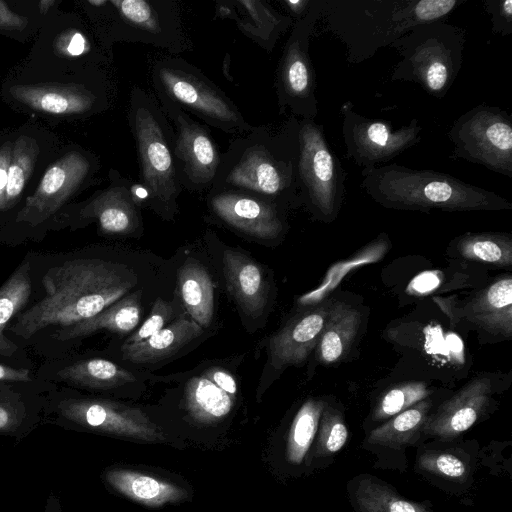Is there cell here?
<instances>
[{
  "label": "cell",
  "mask_w": 512,
  "mask_h": 512,
  "mask_svg": "<svg viewBox=\"0 0 512 512\" xmlns=\"http://www.w3.org/2000/svg\"><path fill=\"white\" fill-rule=\"evenodd\" d=\"M128 266L101 259L66 261L46 272L44 297L22 313L11 332L28 339L49 326L68 327L94 317L134 288Z\"/></svg>",
  "instance_id": "1"
},
{
  "label": "cell",
  "mask_w": 512,
  "mask_h": 512,
  "mask_svg": "<svg viewBox=\"0 0 512 512\" xmlns=\"http://www.w3.org/2000/svg\"><path fill=\"white\" fill-rule=\"evenodd\" d=\"M300 119L290 116L280 127H253L235 137L221 153L209 191L233 190L279 206L301 203L297 166Z\"/></svg>",
  "instance_id": "2"
},
{
  "label": "cell",
  "mask_w": 512,
  "mask_h": 512,
  "mask_svg": "<svg viewBox=\"0 0 512 512\" xmlns=\"http://www.w3.org/2000/svg\"><path fill=\"white\" fill-rule=\"evenodd\" d=\"M466 0H322L319 20L360 64L414 26L444 20Z\"/></svg>",
  "instance_id": "3"
},
{
  "label": "cell",
  "mask_w": 512,
  "mask_h": 512,
  "mask_svg": "<svg viewBox=\"0 0 512 512\" xmlns=\"http://www.w3.org/2000/svg\"><path fill=\"white\" fill-rule=\"evenodd\" d=\"M361 187L375 202L398 210L499 211L512 204L493 191L442 172L391 163L361 171Z\"/></svg>",
  "instance_id": "4"
},
{
  "label": "cell",
  "mask_w": 512,
  "mask_h": 512,
  "mask_svg": "<svg viewBox=\"0 0 512 512\" xmlns=\"http://www.w3.org/2000/svg\"><path fill=\"white\" fill-rule=\"evenodd\" d=\"M128 119L140 167V184L148 205L160 216L172 217L182 191L173 154L174 133L156 97L139 87L130 94Z\"/></svg>",
  "instance_id": "5"
},
{
  "label": "cell",
  "mask_w": 512,
  "mask_h": 512,
  "mask_svg": "<svg viewBox=\"0 0 512 512\" xmlns=\"http://www.w3.org/2000/svg\"><path fill=\"white\" fill-rule=\"evenodd\" d=\"M465 35L444 20L414 26L389 46L400 56L391 80L416 83L430 96L443 98L462 67Z\"/></svg>",
  "instance_id": "6"
},
{
  "label": "cell",
  "mask_w": 512,
  "mask_h": 512,
  "mask_svg": "<svg viewBox=\"0 0 512 512\" xmlns=\"http://www.w3.org/2000/svg\"><path fill=\"white\" fill-rule=\"evenodd\" d=\"M155 94L162 95L208 126L235 137L251 126L235 103L199 69L178 57L157 59L151 68Z\"/></svg>",
  "instance_id": "7"
},
{
  "label": "cell",
  "mask_w": 512,
  "mask_h": 512,
  "mask_svg": "<svg viewBox=\"0 0 512 512\" xmlns=\"http://www.w3.org/2000/svg\"><path fill=\"white\" fill-rule=\"evenodd\" d=\"M347 173L332 151L323 125L300 120L297 178L300 201L314 215L331 221L345 195Z\"/></svg>",
  "instance_id": "8"
},
{
  "label": "cell",
  "mask_w": 512,
  "mask_h": 512,
  "mask_svg": "<svg viewBox=\"0 0 512 512\" xmlns=\"http://www.w3.org/2000/svg\"><path fill=\"white\" fill-rule=\"evenodd\" d=\"M322 0H312L307 13L296 19L284 45L275 77L279 114L314 120L318 101L316 73L309 54L310 39L319 20Z\"/></svg>",
  "instance_id": "9"
},
{
  "label": "cell",
  "mask_w": 512,
  "mask_h": 512,
  "mask_svg": "<svg viewBox=\"0 0 512 512\" xmlns=\"http://www.w3.org/2000/svg\"><path fill=\"white\" fill-rule=\"evenodd\" d=\"M447 136L455 158L512 177V117L506 111L478 104L453 122Z\"/></svg>",
  "instance_id": "10"
},
{
  "label": "cell",
  "mask_w": 512,
  "mask_h": 512,
  "mask_svg": "<svg viewBox=\"0 0 512 512\" xmlns=\"http://www.w3.org/2000/svg\"><path fill=\"white\" fill-rule=\"evenodd\" d=\"M47 412L54 415V424L65 429L153 442L166 438L143 411L111 400L66 396L54 401Z\"/></svg>",
  "instance_id": "11"
},
{
  "label": "cell",
  "mask_w": 512,
  "mask_h": 512,
  "mask_svg": "<svg viewBox=\"0 0 512 512\" xmlns=\"http://www.w3.org/2000/svg\"><path fill=\"white\" fill-rule=\"evenodd\" d=\"M155 97L173 129V154L182 188L193 192L210 190L221 153L209 129L166 97Z\"/></svg>",
  "instance_id": "12"
},
{
  "label": "cell",
  "mask_w": 512,
  "mask_h": 512,
  "mask_svg": "<svg viewBox=\"0 0 512 512\" xmlns=\"http://www.w3.org/2000/svg\"><path fill=\"white\" fill-rule=\"evenodd\" d=\"M116 39L141 42L177 54L188 48L180 9L172 0H108Z\"/></svg>",
  "instance_id": "13"
},
{
  "label": "cell",
  "mask_w": 512,
  "mask_h": 512,
  "mask_svg": "<svg viewBox=\"0 0 512 512\" xmlns=\"http://www.w3.org/2000/svg\"><path fill=\"white\" fill-rule=\"evenodd\" d=\"M341 114L345 157L363 169L388 162L421 141L422 127L416 118L395 129L387 121L357 113L349 102L343 104Z\"/></svg>",
  "instance_id": "14"
},
{
  "label": "cell",
  "mask_w": 512,
  "mask_h": 512,
  "mask_svg": "<svg viewBox=\"0 0 512 512\" xmlns=\"http://www.w3.org/2000/svg\"><path fill=\"white\" fill-rule=\"evenodd\" d=\"M92 172L91 160L71 151L45 171L34 193L26 199L16 222L36 226L51 217L78 190Z\"/></svg>",
  "instance_id": "15"
},
{
  "label": "cell",
  "mask_w": 512,
  "mask_h": 512,
  "mask_svg": "<svg viewBox=\"0 0 512 512\" xmlns=\"http://www.w3.org/2000/svg\"><path fill=\"white\" fill-rule=\"evenodd\" d=\"M212 213L230 227L255 238H277L284 229L279 205L242 191H209Z\"/></svg>",
  "instance_id": "16"
},
{
  "label": "cell",
  "mask_w": 512,
  "mask_h": 512,
  "mask_svg": "<svg viewBox=\"0 0 512 512\" xmlns=\"http://www.w3.org/2000/svg\"><path fill=\"white\" fill-rule=\"evenodd\" d=\"M492 392L491 380L478 377L466 384L437 411L428 416L422 431L448 440L468 430L487 406Z\"/></svg>",
  "instance_id": "17"
},
{
  "label": "cell",
  "mask_w": 512,
  "mask_h": 512,
  "mask_svg": "<svg viewBox=\"0 0 512 512\" xmlns=\"http://www.w3.org/2000/svg\"><path fill=\"white\" fill-rule=\"evenodd\" d=\"M132 182L111 171L110 185L95 194L80 210L84 220H95L108 234H130L140 225V207L131 192Z\"/></svg>",
  "instance_id": "18"
},
{
  "label": "cell",
  "mask_w": 512,
  "mask_h": 512,
  "mask_svg": "<svg viewBox=\"0 0 512 512\" xmlns=\"http://www.w3.org/2000/svg\"><path fill=\"white\" fill-rule=\"evenodd\" d=\"M330 302L305 312L269 340L270 363L276 369L303 363L317 347L328 318Z\"/></svg>",
  "instance_id": "19"
},
{
  "label": "cell",
  "mask_w": 512,
  "mask_h": 512,
  "mask_svg": "<svg viewBox=\"0 0 512 512\" xmlns=\"http://www.w3.org/2000/svg\"><path fill=\"white\" fill-rule=\"evenodd\" d=\"M216 4L217 16L235 20L243 34L268 52L294 23L291 16L281 14L261 0L220 1Z\"/></svg>",
  "instance_id": "20"
},
{
  "label": "cell",
  "mask_w": 512,
  "mask_h": 512,
  "mask_svg": "<svg viewBox=\"0 0 512 512\" xmlns=\"http://www.w3.org/2000/svg\"><path fill=\"white\" fill-rule=\"evenodd\" d=\"M10 95L26 107L51 115H77L91 112L97 96L78 84H19Z\"/></svg>",
  "instance_id": "21"
},
{
  "label": "cell",
  "mask_w": 512,
  "mask_h": 512,
  "mask_svg": "<svg viewBox=\"0 0 512 512\" xmlns=\"http://www.w3.org/2000/svg\"><path fill=\"white\" fill-rule=\"evenodd\" d=\"M222 260L231 295L246 314L260 316L268 297V284L260 266L250 257L233 249H226Z\"/></svg>",
  "instance_id": "22"
},
{
  "label": "cell",
  "mask_w": 512,
  "mask_h": 512,
  "mask_svg": "<svg viewBox=\"0 0 512 512\" xmlns=\"http://www.w3.org/2000/svg\"><path fill=\"white\" fill-rule=\"evenodd\" d=\"M107 485L118 493L148 507H159L186 498L182 487L141 472L109 468L103 473Z\"/></svg>",
  "instance_id": "23"
},
{
  "label": "cell",
  "mask_w": 512,
  "mask_h": 512,
  "mask_svg": "<svg viewBox=\"0 0 512 512\" xmlns=\"http://www.w3.org/2000/svg\"><path fill=\"white\" fill-rule=\"evenodd\" d=\"M464 316L486 331L510 336L512 332V279L501 278L464 307Z\"/></svg>",
  "instance_id": "24"
},
{
  "label": "cell",
  "mask_w": 512,
  "mask_h": 512,
  "mask_svg": "<svg viewBox=\"0 0 512 512\" xmlns=\"http://www.w3.org/2000/svg\"><path fill=\"white\" fill-rule=\"evenodd\" d=\"M203 333L194 320L179 318L150 338L134 345H122V358L133 363L163 360Z\"/></svg>",
  "instance_id": "25"
},
{
  "label": "cell",
  "mask_w": 512,
  "mask_h": 512,
  "mask_svg": "<svg viewBox=\"0 0 512 512\" xmlns=\"http://www.w3.org/2000/svg\"><path fill=\"white\" fill-rule=\"evenodd\" d=\"M141 291L130 293L114 302L92 318L60 329L54 337L72 340L106 329L113 333L126 334L139 323L141 317Z\"/></svg>",
  "instance_id": "26"
},
{
  "label": "cell",
  "mask_w": 512,
  "mask_h": 512,
  "mask_svg": "<svg viewBox=\"0 0 512 512\" xmlns=\"http://www.w3.org/2000/svg\"><path fill=\"white\" fill-rule=\"evenodd\" d=\"M360 321L357 309L344 302L331 301L317 345L318 359L324 364H332L343 358L358 332Z\"/></svg>",
  "instance_id": "27"
},
{
  "label": "cell",
  "mask_w": 512,
  "mask_h": 512,
  "mask_svg": "<svg viewBox=\"0 0 512 512\" xmlns=\"http://www.w3.org/2000/svg\"><path fill=\"white\" fill-rule=\"evenodd\" d=\"M178 286L183 304L199 326H209L214 306L212 280L200 264L187 261L179 270Z\"/></svg>",
  "instance_id": "28"
},
{
  "label": "cell",
  "mask_w": 512,
  "mask_h": 512,
  "mask_svg": "<svg viewBox=\"0 0 512 512\" xmlns=\"http://www.w3.org/2000/svg\"><path fill=\"white\" fill-rule=\"evenodd\" d=\"M58 377L67 383L91 389H110L136 380L128 370L101 358L77 361L61 369Z\"/></svg>",
  "instance_id": "29"
},
{
  "label": "cell",
  "mask_w": 512,
  "mask_h": 512,
  "mask_svg": "<svg viewBox=\"0 0 512 512\" xmlns=\"http://www.w3.org/2000/svg\"><path fill=\"white\" fill-rule=\"evenodd\" d=\"M234 399L204 376L192 377L185 386V405L194 420L210 424L228 415Z\"/></svg>",
  "instance_id": "30"
},
{
  "label": "cell",
  "mask_w": 512,
  "mask_h": 512,
  "mask_svg": "<svg viewBox=\"0 0 512 512\" xmlns=\"http://www.w3.org/2000/svg\"><path fill=\"white\" fill-rule=\"evenodd\" d=\"M431 407L429 400H422L396 414L389 421L374 429L367 438L370 444L399 448L413 441L422 431Z\"/></svg>",
  "instance_id": "31"
},
{
  "label": "cell",
  "mask_w": 512,
  "mask_h": 512,
  "mask_svg": "<svg viewBox=\"0 0 512 512\" xmlns=\"http://www.w3.org/2000/svg\"><path fill=\"white\" fill-rule=\"evenodd\" d=\"M29 270V263L23 262L0 288V355L3 356H12L18 348L3 331L29 300L32 292Z\"/></svg>",
  "instance_id": "32"
},
{
  "label": "cell",
  "mask_w": 512,
  "mask_h": 512,
  "mask_svg": "<svg viewBox=\"0 0 512 512\" xmlns=\"http://www.w3.org/2000/svg\"><path fill=\"white\" fill-rule=\"evenodd\" d=\"M40 406L20 394L0 388V436L20 442L40 423Z\"/></svg>",
  "instance_id": "33"
},
{
  "label": "cell",
  "mask_w": 512,
  "mask_h": 512,
  "mask_svg": "<svg viewBox=\"0 0 512 512\" xmlns=\"http://www.w3.org/2000/svg\"><path fill=\"white\" fill-rule=\"evenodd\" d=\"M354 498L361 512H430L424 505L402 498L370 476L358 482Z\"/></svg>",
  "instance_id": "34"
},
{
  "label": "cell",
  "mask_w": 512,
  "mask_h": 512,
  "mask_svg": "<svg viewBox=\"0 0 512 512\" xmlns=\"http://www.w3.org/2000/svg\"><path fill=\"white\" fill-rule=\"evenodd\" d=\"M459 254L468 260L496 266L512 264V240L502 233H469L457 242Z\"/></svg>",
  "instance_id": "35"
},
{
  "label": "cell",
  "mask_w": 512,
  "mask_h": 512,
  "mask_svg": "<svg viewBox=\"0 0 512 512\" xmlns=\"http://www.w3.org/2000/svg\"><path fill=\"white\" fill-rule=\"evenodd\" d=\"M38 155V143L31 136H19L13 142L4 194V209L14 206L19 200L34 169Z\"/></svg>",
  "instance_id": "36"
},
{
  "label": "cell",
  "mask_w": 512,
  "mask_h": 512,
  "mask_svg": "<svg viewBox=\"0 0 512 512\" xmlns=\"http://www.w3.org/2000/svg\"><path fill=\"white\" fill-rule=\"evenodd\" d=\"M321 400L309 399L298 410L287 440V458L300 464L306 456L318 429L324 408Z\"/></svg>",
  "instance_id": "37"
},
{
  "label": "cell",
  "mask_w": 512,
  "mask_h": 512,
  "mask_svg": "<svg viewBox=\"0 0 512 512\" xmlns=\"http://www.w3.org/2000/svg\"><path fill=\"white\" fill-rule=\"evenodd\" d=\"M430 391L423 382H409L390 389L380 399L374 411L376 420L386 419L424 400Z\"/></svg>",
  "instance_id": "38"
},
{
  "label": "cell",
  "mask_w": 512,
  "mask_h": 512,
  "mask_svg": "<svg viewBox=\"0 0 512 512\" xmlns=\"http://www.w3.org/2000/svg\"><path fill=\"white\" fill-rule=\"evenodd\" d=\"M320 440L322 450L332 454L339 451L346 443L348 430L342 416L332 407L324 405L320 418Z\"/></svg>",
  "instance_id": "39"
},
{
  "label": "cell",
  "mask_w": 512,
  "mask_h": 512,
  "mask_svg": "<svg viewBox=\"0 0 512 512\" xmlns=\"http://www.w3.org/2000/svg\"><path fill=\"white\" fill-rule=\"evenodd\" d=\"M172 314L173 310L171 305L160 297L157 298L152 306L149 317L143 322L140 328L125 341L124 344L134 345L150 338L166 327V324Z\"/></svg>",
  "instance_id": "40"
},
{
  "label": "cell",
  "mask_w": 512,
  "mask_h": 512,
  "mask_svg": "<svg viewBox=\"0 0 512 512\" xmlns=\"http://www.w3.org/2000/svg\"><path fill=\"white\" fill-rule=\"evenodd\" d=\"M419 465L426 471L453 479L462 478L467 472L466 464L460 458L445 452L424 454Z\"/></svg>",
  "instance_id": "41"
},
{
  "label": "cell",
  "mask_w": 512,
  "mask_h": 512,
  "mask_svg": "<svg viewBox=\"0 0 512 512\" xmlns=\"http://www.w3.org/2000/svg\"><path fill=\"white\" fill-rule=\"evenodd\" d=\"M486 12L490 15L493 34L508 36L512 34V0H485Z\"/></svg>",
  "instance_id": "42"
},
{
  "label": "cell",
  "mask_w": 512,
  "mask_h": 512,
  "mask_svg": "<svg viewBox=\"0 0 512 512\" xmlns=\"http://www.w3.org/2000/svg\"><path fill=\"white\" fill-rule=\"evenodd\" d=\"M202 376L210 380L235 400L238 390L237 382L230 372L220 367H211L206 370Z\"/></svg>",
  "instance_id": "43"
},
{
  "label": "cell",
  "mask_w": 512,
  "mask_h": 512,
  "mask_svg": "<svg viewBox=\"0 0 512 512\" xmlns=\"http://www.w3.org/2000/svg\"><path fill=\"white\" fill-rule=\"evenodd\" d=\"M27 25L26 17L13 12L4 1H0V31L20 32Z\"/></svg>",
  "instance_id": "44"
},
{
  "label": "cell",
  "mask_w": 512,
  "mask_h": 512,
  "mask_svg": "<svg viewBox=\"0 0 512 512\" xmlns=\"http://www.w3.org/2000/svg\"><path fill=\"white\" fill-rule=\"evenodd\" d=\"M13 142L6 141L0 146V210H4V194L8 181V170Z\"/></svg>",
  "instance_id": "45"
},
{
  "label": "cell",
  "mask_w": 512,
  "mask_h": 512,
  "mask_svg": "<svg viewBox=\"0 0 512 512\" xmlns=\"http://www.w3.org/2000/svg\"><path fill=\"white\" fill-rule=\"evenodd\" d=\"M61 46L71 56H79L89 50V43L86 37L79 32L70 33Z\"/></svg>",
  "instance_id": "46"
},
{
  "label": "cell",
  "mask_w": 512,
  "mask_h": 512,
  "mask_svg": "<svg viewBox=\"0 0 512 512\" xmlns=\"http://www.w3.org/2000/svg\"><path fill=\"white\" fill-rule=\"evenodd\" d=\"M30 371L27 369H15L0 363V382H29Z\"/></svg>",
  "instance_id": "47"
},
{
  "label": "cell",
  "mask_w": 512,
  "mask_h": 512,
  "mask_svg": "<svg viewBox=\"0 0 512 512\" xmlns=\"http://www.w3.org/2000/svg\"><path fill=\"white\" fill-rule=\"evenodd\" d=\"M438 285L439 277L433 272L422 273L411 282V287L419 293L433 290Z\"/></svg>",
  "instance_id": "48"
},
{
  "label": "cell",
  "mask_w": 512,
  "mask_h": 512,
  "mask_svg": "<svg viewBox=\"0 0 512 512\" xmlns=\"http://www.w3.org/2000/svg\"><path fill=\"white\" fill-rule=\"evenodd\" d=\"M311 1L312 0H283L281 2L291 12L296 20L307 13Z\"/></svg>",
  "instance_id": "49"
},
{
  "label": "cell",
  "mask_w": 512,
  "mask_h": 512,
  "mask_svg": "<svg viewBox=\"0 0 512 512\" xmlns=\"http://www.w3.org/2000/svg\"><path fill=\"white\" fill-rule=\"evenodd\" d=\"M42 512H63L59 497L51 492L47 496Z\"/></svg>",
  "instance_id": "50"
},
{
  "label": "cell",
  "mask_w": 512,
  "mask_h": 512,
  "mask_svg": "<svg viewBox=\"0 0 512 512\" xmlns=\"http://www.w3.org/2000/svg\"><path fill=\"white\" fill-rule=\"evenodd\" d=\"M55 4V1L54 0H42L40 1L39 3V8H40V11L45 14L52 5Z\"/></svg>",
  "instance_id": "51"
}]
</instances>
